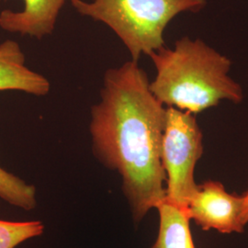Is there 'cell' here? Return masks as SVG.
<instances>
[{"mask_svg":"<svg viewBox=\"0 0 248 248\" xmlns=\"http://www.w3.org/2000/svg\"><path fill=\"white\" fill-rule=\"evenodd\" d=\"M66 0H23L20 11L5 9L0 13V28L10 33L42 40L51 35Z\"/></svg>","mask_w":248,"mask_h":248,"instance_id":"cell-6","label":"cell"},{"mask_svg":"<svg viewBox=\"0 0 248 248\" xmlns=\"http://www.w3.org/2000/svg\"><path fill=\"white\" fill-rule=\"evenodd\" d=\"M203 151V135L195 115L167 108L162 142V163L167 175L166 199L185 211L198 186L194 171Z\"/></svg>","mask_w":248,"mask_h":248,"instance_id":"cell-4","label":"cell"},{"mask_svg":"<svg viewBox=\"0 0 248 248\" xmlns=\"http://www.w3.org/2000/svg\"><path fill=\"white\" fill-rule=\"evenodd\" d=\"M149 57L156 70L151 91L167 108L195 115L222 101L244 100L242 86L231 78L232 61L201 39L182 37Z\"/></svg>","mask_w":248,"mask_h":248,"instance_id":"cell-2","label":"cell"},{"mask_svg":"<svg viewBox=\"0 0 248 248\" xmlns=\"http://www.w3.org/2000/svg\"><path fill=\"white\" fill-rule=\"evenodd\" d=\"M44 231L45 224L41 221L0 220V248H16L28 240L41 236Z\"/></svg>","mask_w":248,"mask_h":248,"instance_id":"cell-10","label":"cell"},{"mask_svg":"<svg viewBox=\"0 0 248 248\" xmlns=\"http://www.w3.org/2000/svg\"><path fill=\"white\" fill-rule=\"evenodd\" d=\"M92 153L122 178L134 225L167 197L162 142L167 107L154 96L147 73L136 61L109 68L100 101L91 107Z\"/></svg>","mask_w":248,"mask_h":248,"instance_id":"cell-1","label":"cell"},{"mask_svg":"<svg viewBox=\"0 0 248 248\" xmlns=\"http://www.w3.org/2000/svg\"><path fill=\"white\" fill-rule=\"evenodd\" d=\"M159 229L150 248H195L186 211L165 199L156 208Z\"/></svg>","mask_w":248,"mask_h":248,"instance_id":"cell-8","label":"cell"},{"mask_svg":"<svg viewBox=\"0 0 248 248\" xmlns=\"http://www.w3.org/2000/svg\"><path fill=\"white\" fill-rule=\"evenodd\" d=\"M244 196L228 193L219 181L209 180L197 186L186 205V213L202 230L242 233Z\"/></svg>","mask_w":248,"mask_h":248,"instance_id":"cell-5","label":"cell"},{"mask_svg":"<svg viewBox=\"0 0 248 248\" xmlns=\"http://www.w3.org/2000/svg\"><path fill=\"white\" fill-rule=\"evenodd\" d=\"M80 15L109 27L138 62L165 46L164 32L180 13H198L208 0H70Z\"/></svg>","mask_w":248,"mask_h":248,"instance_id":"cell-3","label":"cell"},{"mask_svg":"<svg viewBox=\"0 0 248 248\" xmlns=\"http://www.w3.org/2000/svg\"><path fill=\"white\" fill-rule=\"evenodd\" d=\"M1 1H2V0H0V2H1Z\"/></svg>","mask_w":248,"mask_h":248,"instance_id":"cell-12","label":"cell"},{"mask_svg":"<svg viewBox=\"0 0 248 248\" xmlns=\"http://www.w3.org/2000/svg\"><path fill=\"white\" fill-rule=\"evenodd\" d=\"M0 198L6 202L30 212L37 205L35 186L0 167Z\"/></svg>","mask_w":248,"mask_h":248,"instance_id":"cell-9","label":"cell"},{"mask_svg":"<svg viewBox=\"0 0 248 248\" xmlns=\"http://www.w3.org/2000/svg\"><path fill=\"white\" fill-rule=\"evenodd\" d=\"M244 196V210L242 214V222L247 225L248 222V191Z\"/></svg>","mask_w":248,"mask_h":248,"instance_id":"cell-11","label":"cell"},{"mask_svg":"<svg viewBox=\"0 0 248 248\" xmlns=\"http://www.w3.org/2000/svg\"><path fill=\"white\" fill-rule=\"evenodd\" d=\"M50 89L49 80L27 66L26 56L17 42L6 40L0 44V91H21L41 97Z\"/></svg>","mask_w":248,"mask_h":248,"instance_id":"cell-7","label":"cell"}]
</instances>
